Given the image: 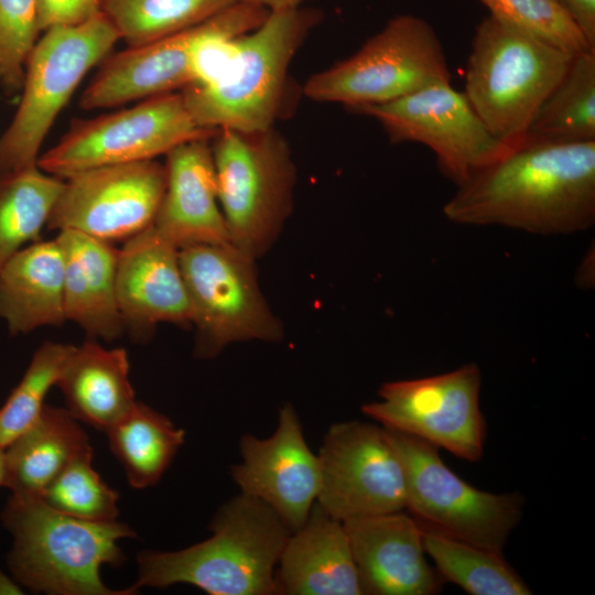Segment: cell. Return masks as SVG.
Here are the masks:
<instances>
[{"label": "cell", "instance_id": "cell-31", "mask_svg": "<svg viewBox=\"0 0 595 595\" xmlns=\"http://www.w3.org/2000/svg\"><path fill=\"white\" fill-rule=\"evenodd\" d=\"M74 345L43 343L22 379L0 408V447L6 448L41 414L45 397L56 386Z\"/></svg>", "mask_w": 595, "mask_h": 595}, {"label": "cell", "instance_id": "cell-13", "mask_svg": "<svg viewBox=\"0 0 595 595\" xmlns=\"http://www.w3.org/2000/svg\"><path fill=\"white\" fill-rule=\"evenodd\" d=\"M351 111L377 120L392 143L416 142L430 148L440 171L457 186L511 149L490 132L451 82Z\"/></svg>", "mask_w": 595, "mask_h": 595}, {"label": "cell", "instance_id": "cell-19", "mask_svg": "<svg viewBox=\"0 0 595 595\" xmlns=\"http://www.w3.org/2000/svg\"><path fill=\"white\" fill-rule=\"evenodd\" d=\"M165 156V188L152 223L156 232L178 250L230 242L209 139L181 143Z\"/></svg>", "mask_w": 595, "mask_h": 595}, {"label": "cell", "instance_id": "cell-37", "mask_svg": "<svg viewBox=\"0 0 595 595\" xmlns=\"http://www.w3.org/2000/svg\"><path fill=\"white\" fill-rule=\"evenodd\" d=\"M259 6L268 11H278L301 7L305 0H237Z\"/></svg>", "mask_w": 595, "mask_h": 595}, {"label": "cell", "instance_id": "cell-29", "mask_svg": "<svg viewBox=\"0 0 595 595\" xmlns=\"http://www.w3.org/2000/svg\"><path fill=\"white\" fill-rule=\"evenodd\" d=\"M63 182L37 165L0 177V267L39 241Z\"/></svg>", "mask_w": 595, "mask_h": 595}, {"label": "cell", "instance_id": "cell-7", "mask_svg": "<svg viewBox=\"0 0 595 595\" xmlns=\"http://www.w3.org/2000/svg\"><path fill=\"white\" fill-rule=\"evenodd\" d=\"M118 40L102 12L82 24L43 32L25 63L17 112L0 138V177L37 165L40 148L56 117Z\"/></svg>", "mask_w": 595, "mask_h": 595}, {"label": "cell", "instance_id": "cell-12", "mask_svg": "<svg viewBox=\"0 0 595 595\" xmlns=\"http://www.w3.org/2000/svg\"><path fill=\"white\" fill-rule=\"evenodd\" d=\"M480 386L479 367L465 364L436 376L385 382L380 400L365 403L361 411L386 429L475 463L483 457L486 441Z\"/></svg>", "mask_w": 595, "mask_h": 595}, {"label": "cell", "instance_id": "cell-28", "mask_svg": "<svg viewBox=\"0 0 595 595\" xmlns=\"http://www.w3.org/2000/svg\"><path fill=\"white\" fill-rule=\"evenodd\" d=\"M528 137L552 142L595 141V50L573 55L539 108Z\"/></svg>", "mask_w": 595, "mask_h": 595}, {"label": "cell", "instance_id": "cell-25", "mask_svg": "<svg viewBox=\"0 0 595 595\" xmlns=\"http://www.w3.org/2000/svg\"><path fill=\"white\" fill-rule=\"evenodd\" d=\"M78 420L45 404L34 423L4 448V485L12 495L39 498L75 458L91 451Z\"/></svg>", "mask_w": 595, "mask_h": 595}, {"label": "cell", "instance_id": "cell-1", "mask_svg": "<svg viewBox=\"0 0 595 595\" xmlns=\"http://www.w3.org/2000/svg\"><path fill=\"white\" fill-rule=\"evenodd\" d=\"M443 213L457 224L539 235L587 229L595 221V141L528 137L457 186Z\"/></svg>", "mask_w": 595, "mask_h": 595}, {"label": "cell", "instance_id": "cell-10", "mask_svg": "<svg viewBox=\"0 0 595 595\" xmlns=\"http://www.w3.org/2000/svg\"><path fill=\"white\" fill-rule=\"evenodd\" d=\"M383 429L403 466L407 510L442 533L502 553L522 519L524 497L520 493L480 490L455 474L436 446Z\"/></svg>", "mask_w": 595, "mask_h": 595}, {"label": "cell", "instance_id": "cell-5", "mask_svg": "<svg viewBox=\"0 0 595 595\" xmlns=\"http://www.w3.org/2000/svg\"><path fill=\"white\" fill-rule=\"evenodd\" d=\"M573 55L487 15L472 40L463 93L490 132L515 148Z\"/></svg>", "mask_w": 595, "mask_h": 595}, {"label": "cell", "instance_id": "cell-15", "mask_svg": "<svg viewBox=\"0 0 595 595\" xmlns=\"http://www.w3.org/2000/svg\"><path fill=\"white\" fill-rule=\"evenodd\" d=\"M164 188L165 167L155 160L85 170L64 180L46 226L125 241L152 225Z\"/></svg>", "mask_w": 595, "mask_h": 595}, {"label": "cell", "instance_id": "cell-24", "mask_svg": "<svg viewBox=\"0 0 595 595\" xmlns=\"http://www.w3.org/2000/svg\"><path fill=\"white\" fill-rule=\"evenodd\" d=\"M125 348H105L95 340L74 346L56 386L66 409L78 420L107 432L136 403Z\"/></svg>", "mask_w": 595, "mask_h": 595}, {"label": "cell", "instance_id": "cell-23", "mask_svg": "<svg viewBox=\"0 0 595 595\" xmlns=\"http://www.w3.org/2000/svg\"><path fill=\"white\" fill-rule=\"evenodd\" d=\"M0 317L12 335L66 321L64 259L55 239L32 242L0 267Z\"/></svg>", "mask_w": 595, "mask_h": 595}, {"label": "cell", "instance_id": "cell-3", "mask_svg": "<svg viewBox=\"0 0 595 595\" xmlns=\"http://www.w3.org/2000/svg\"><path fill=\"white\" fill-rule=\"evenodd\" d=\"M13 543L8 566L15 581L36 593L55 595H130L111 589L100 577L102 565H121L118 541L136 532L117 520L77 519L47 507L40 498L11 495L2 512Z\"/></svg>", "mask_w": 595, "mask_h": 595}, {"label": "cell", "instance_id": "cell-36", "mask_svg": "<svg viewBox=\"0 0 595 595\" xmlns=\"http://www.w3.org/2000/svg\"><path fill=\"white\" fill-rule=\"evenodd\" d=\"M595 48V0H556Z\"/></svg>", "mask_w": 595, "mask_h": 595}, {"label": "cell", "instance_id": "cell-30", "mask_svg": "<svg viewBox=\"0 0 595 595\" xmlns=\"http://www.w3.org/2000/svg\"><path fill=\"white\" fill-rule=\"evenodd\" d=\"M237 0H101V12L128 46L191 28Z\"/></svg>", "mask_w": 595, "mask_h": 595}, {"label": "cell", "instance_id": "cell-8", "mask_svg": "<svg viewBox=\"0 0 595 595\" xmlns=\"http://www.w3.org/2000/svg\"><path fill=\"white\" fill-rule=\"evenodd\" d=\"M442 43L424 19L399 14L347 58L312 75L303 94L353 110L383 104L428 85L451 82Z\"/></svg>", "mask_w": 595, "mask_h": 595}, {"label": "cell", "instance_id": "cell-17", "mask_svg": "<svg viewBox=\"0 0 595 595\" xmlns=\"http://www.w3.org/2000/svg\"><path fill=\"white\" fill-rule=\"evenodd\" d=\"M363 594L432 595L443 580L432 567L422 542L420 522L403 511L348 519L343 522Z\"/></svg>", "mask_w": 595, "mask_h": 595}, {"label": "cell", "instance_id": "cell-35", "mask_svg": "<svg viewBox=\"0 0 595 595\" xmlns=\"http://www.w3.org/2000/svg\"><path fill=\"white\" fill-rule=\"evenodd\" d=\"M40 33L82 24L101 13V0H35Z\"/></svg>", "mask_w": 595, "mask_h": 595}, {"label": "cell", "instance_id": "cell-38", "mask_svg": "<svg viewBox=\"0 0 595 595\" xmlns=\"http://www.w3.org/2000/svg\"><path fill=\"white\" fill-rule=\"evenodd\" d=\"M4 477H6L4 448L0 447V486L4 485Z\"/></svg>", "mask_w": 595, "mask_h": 595}, {"label": "cell", "instance_id": "cell-16", "mask_svg": "<svg viewBox=\"0 0 595 595\" xmlns=\"http://www.w3.org/2000/svg\"><path fill=\"white\" fill-rule=\"evenodd\" d=\"M239 450L241 462L230 474L240 493L267 504L292 532L301 528L320 493L321 467L293 405L281 408L271 436L245 434Z\"/></svg>", "mask_w": 595, "mask_h": 595}, {"label": "cell", "instance_id": "cell-6", "mask_svg": "<svg viewBox=\"0 0 595 595\" xmlns=\"http://www.w3.org/2000/svg\"><path fill=\"white\" fill-rule=\"evenodd\" d=\"M212 139L230 244L258 259L275 242L293 208L296 167L290 145L274 127L218 129Z\"/></svg>", "mask_w": 595, "mask_h": 595}, {"label": "cell", "instance_id": "cell-20", "mask_svg": "<svg viewBox=\"0 0 595 595\" xmlns=\"http://www.w3.org/2000/svg\"><path fill=\"white\" fill-rule=\"evenodd\" d=\"M206 20L162 39L108 54L84 90L80 107L86 110L112 108L191 85L192 53Z\"/></svg>", "mask_w": 595, "mask_h": 595}, {"label": "cell", "instance_id": "cell-9", "mask_svg": "<svg viewBox=\"0 0 595 595\" xmlns=\"http://www.w3.org/2000/svg\"><path fill=\"white\" fill-rule=\"evenodd\" d=\"M178 259L197 357L213 358L234 343L282 339L283 326L259 286L256 258L227 242L182 248Z\"/></svg>", "mask_w": 595, "mask_h": 595}, {"label": "cell", "instance_id": "cell-18", "mask_svg": "<svg viewBox=\"0 0 595 595\" xmlns=\"http://www.w3.org/2000/svg\"><path fill=\"white\" fill-rule=\"evenodd\" d=\"M116 293L125 327L140 336L160 323L191 324L178 249L152 225L125 240L119 249Z\"/></svg>", "mask_w": 595, "mask_h": 595}, {"label": "cell", "instance_id": "cell-14", "mask_svg": "<svg viewBox=\"0 0 595 595\" xmlns=\"http://www.w3.org/2000/svg\"><path fill=\"white\" fill-rule=\"evenodd\" d=\"M317 456L316 504L332 518L344 522L407 509L403 466L382 426L360 421L332 424Z\"/></svg>", "mask_w": 595, "mask_h": 595}, {"label": "cell", "instance_id": "cell-2", "mask_svg": "<svg viewBox=\"0 0 595 595\" xmlns=\"http://www.w3.org/2000/svg\"><path fill=\"white\" fill-rule=\"evenodd\" d=\"M212 537L188 548L143 551L132 587L191 584L210 595H273L275 569L292 531L267 504L240 493L210 522Z\"/></svg>", "mask_w": 595, "mask_h": 595}, {"label": "cell", "instance_id": "cell-33", "mask_svg": "<svg viewBox=\"0 0 595 595\" xmlns=\"http://www.w3.org/2000/svg\"><path fill=\"white\" fill-rule=\"evenodd\" d=\"M500 22L572 54L595 50L556 0H478Z\"/></svg>", "mask_w": 595, "mask_h": 595}, {"label": "cell", "instance_id": "cell-11", "mask_svg": "<svg viewBox=\"0 0 595 595\" xmlns=\"http://www.w3.org/2000/svg\"><path fill=\"white\" fill-rule=\"evenodd\" d=\"M216 132L197 126L182 94L172 91L123 110L73 121L36 164L65 180L93 167L154 160L181 143L212 139Z\"/></svg>", "mask_w": 595, "mask_h": 595}, {"label": "cell", "instance_id": "cell-26", "mask_svg": "<svg viewBox=\"0 0 595 595\" xmlns=\"http://www.w3.org/2000/svg\"><path fill=\"white\" fill-rule=\"evenodd\" d=\"M106 434L127 480L137 489L161 479L185 440L183 429L139 401Z\"/></svg>", "mask_w": 595, "mask_h": 595}, {"label": "cell", "instance_id": "cell-32", "mask_svg": "<svg viewBox=\"0 0 595 595\" xmlns=\"http://www.w3.org/2000/svg\"><path fill=\"white\" fill-rule=\"evenodd\" d=\"M93 450L71 462L39 497L61 513L96 522L117 520L119 495L91 464Z\"/></svg>", "mask_w": 595, "mask_h": 595}, {"label": "cell", "instance_id": "cell-34", "mask_svg": "<svg viewBox=\"0 0 595 595\" xmlns=\"http://www.w3.org/2000/svg\"><path fill=\"white\" fill-rule=\"evenodd\" d=\"M39 34L35 0H0V82L8 89L22 87Z\"/></svg>", "mask_w": 595, "mask_h": 595}, {"label": "cell", "instance_id": "cell-27", "mask_svg": "<svg viewBox=\"0 0 595 595\" xmlns=\"http://www.w3.org/2000/svg\"><path fill=\"white\" fill-rule=\"evenodd\" d=\"M423 548L443 581L470 595H530L502 553L450 537L420 522Z\"/></svg>", "mask_w": 595, "mask_h": 595}, {"label": "cell", "instance_id": "cell-21", "mask_svg": "<svg viewBox=\"0 0 595 595\" xmlns=\"http://www.w3.org/2000/svg\"><path fill=\"white\" fill-rule=\"evenodd\" d=\"M274 580L277 594H363L343 522L316 502L304 524L288 538Z\"/></svg>", "mask_w": 595, "mask_h": 595}, {"label": "cell", "instance_id": "cell-22", "mask_svg": "<svg viewBox=\"0 0 595 595\" xmlns=\"http://www.w3.org/2000/svg\"><path fill=\"white\" fill-rule=\"evenodd\" d=\"M64 259V313L89 336L105 340L125 331L116 293L118 252L112 242L73 229L60 230Z\"/></svg>", "mask_w": 595, "mask_h": 595}, {"label": "cell", "instance_id": "cell-4", "mask_svg": "<svg viewBox=\"0 0 595 595\" xmlns=\"http://www.w3.org/2000/svg\"><path fill=\"white\" fill-rule=\"evenodd\" d=\"M322 18L320 10L302 6L270 11L260 25L240 35L236 57L217 82L181 90L196 125L212 130L273 128L290 64Z\"/></svg>", "mask_w": 595, "mask_h": 595}]
</instances>
